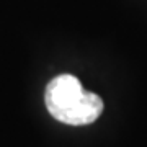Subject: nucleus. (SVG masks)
Here are the masks:
<instances>
[{"mask_svg": "<svg viewBox=\"0 0 147 147\" xmlns=\"http://www.w3.org/2000/svg\"><path fill=\"white\" fill-rule=\"evenodd\" d=\"M44 103L57 121L69 126L92 124L103 113V100L96 93L85 92L77 77L64 74L46 87Z\"/></svg>", "mask_w": 147, "mask_h": 147, "instance_id": "obj_1", "label": "nucleus"}]
</instances>
